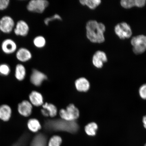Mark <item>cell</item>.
Instances as JSON below:
<instances>
[{
  "instance_id": "28",
  "label": "cell",
  "mask_w": 146,
  "mask_h": 146,
  "mask_svg": "<svg viewBox=\"0 0 146 146\" xmlns=\"http://www.w3.org/2000/svg\"><path fill=\"white\" fill-rule=\"evenodd\" d=\"M139 96L142 99L146 100V84L142 85L139 90Z\"/></svg>"
},
{
  "instance_id": "30",
  "label": "cell",
  "mask_w": 146,
  "mask_h": 146,
  "mask_svg": "<svg viewBox=\"0 0 146 146\" xmlns=\"http://www.w3.org/2000/svg\"><path fill=\"white\" fill-rule=\"evenodd\" d=\"M144 127L146 129V115L144 116L142 119Z\"/></svg>"
},
{
  "instance_id": "16",
  "label": "cell",
  "mask_w": 146,
  "mask_h": 146,
  "mask_svg": "<svg viewBox=\"0 0 146 146\" xmlns=\"http://www.w3.org/2000/svg\"><path fill=\"white\" fill-rule=\"evenodd\" d=\"M42 107L43 109H41V111L43 116L54 117L57 114V108L52 104L46 103L43 105Z\"/></svg>"
},
{
  "instance_id": "8",
  "label": "cell",
  "mask_w": 146,
  "mask_h": 146,
  "mask_svg": "<svg viewBox=\"0 0 146 146\" xmlns=\"http://www.w3.org/2000/svg\"><path fill=\"white\" fill-rule=\"evenodd\" d=\"M107 55L103 51L101 50L96 51L93 56L92 64L96 68H102L104 64L107 62Z\"/></svg>"
},
{
  "instance_id": "12",
  "label": "cell",
  "mask_w": 146,
  "mask_h": 146,
  "mask_svg": "<svg viewBox=\"0 0 146 146\" xmlns=\"http://www.w3.org/2000/svg\"><path fill=\"white\" fill-rule=\"evenodd\" d=\"M47 79V76L43 73L35 69L33 70L30 76V81L33 84L36 86H40Z\"/></svg>"
},
{
  "instance_id": "27",
  "label": "cell",
  "mask_w": 146,
  "mask_h": 146,
  "mask_svg": "<svg viewBox=\"0 0 146 146\" xmlns=\"http://www.w3.org/2000/svg\"><path fill=\"white\" fill-rule=\"evenodd\" d=\"M56 20H58V21L62 20L61 16L58 14H55L50 17L45 18L44 20V23L46 25H48L51 22L56 21Z\"/></svg>"
},
{
  "instance_id": "23",
  "label": "cell",
  "mask_w": 146,
  "mask_h": 146,
  "mask_svg": "<svg viewBox=\"0 0 146 146\" xmlns=\"http://www.w3.org/2000/svg\"><path fill=\"white\" fill-rule=\"evenodd\" d=\"M98 128L97 124L94 122H92L86 126L85 130L87 135L93 136L96 135Z\"/></svg>"
},
{
  "instance_id": "11",
  "label": "cell",
  "mask_w": 146,
  "mask_h": 146,
  "mask_svg": "<svg viewBox=\"0 0 146 146\" xmlns=\"http://www.w3.org/2000/svg\"><path fill=\"white\" fill-rule=\"evenodd\" d=\"M17 110L21 116L27 117L30 115L32 111V104L26 100L23 101L18 104Z\"/></svg>"
},
{
  "instance_id": "25",
  "label": "cell",
  "mask_w": 146,
  "mask_h": 146,
  "mask_svg": "<svg viewBox=\"0 0 146 146\" xmlns=\"http://www.w3.org/2000/svg\"><path fill=\"white\" fill-rule=\"evenodd\" d=\"M62 140L59 136L55 135L52 136L50 139L48 146H60Z\"/></svg>"
},
{
  "instance_id": "24",
  "label": "cell",
  "mask_w": 146,
  "mask_h": 146,
  "mask_svg": "<svg viewBox=\"0 0 146 146\" xmlns=\"http://www.w3.org/2000/svg\"><path fill=\"white\" fill-rule=\"evenodd\" d=\"M34 44L38 48H42L45 46L46 44V40L42 36H38L33 40Z\"/></svg>"
},
{
  "instance_id": "15",
  "label": "cell",
  "mask_w": 146,
  "mask_h": 146,
  "mask_svg": "<svg viewBox=\"0 0 146 146\" xmlns=\"http://www.w3.org/2000/svg\"><path fill=\"white\" fill-rule=\"evenodd\" d=\"M12 111L11 108L8 105L0 106V119L4 122H7L11 117Z\"/></svg>"
},
{
  "instance_id": "31",
  "label": "cell",
  "mask_w": 146,
  "mask_h": 146,
  "mask_svg": "<svg viewBox=\"0 0 146 146\" xmlns=\"http://www.w3.org/2000/svg\"><path fill=\"white\" fill-rule=\"evenodd\" d=\"M145 146H146V143L145 144Z\"/></svg>"
},
{
  "instance_id": "1",
  "label": "cell",
  "mask_w": 146,
  "mask_h": 146,
  "mask_svg": "<svg viewBox=\"0 0 146 146\" xmlns=\"http://www.w3.org/2000/svg\"><path fill=\"white\" fill-rule=\"evenodd\" d=\"M86 29L87 39L91 42L102 43L105 41L106 28L103 23L90 20L87 23Z\"/></svg>"
},
{
  "instance_id": "18",
  "label": "cell",
  "mask_w": 146,
  "mask_h": 146,
  "mask_svg": "<svg viewBox=\"0 0 146 146\" xmlns=\"http://www.w3.org/2000/svg\"><path fill=\"white\" fill-rule=\"evenodd\" d=\"M76 88L80 92H85L89 90L90 83L86 78H78L75 82Z\"/></svg>"
},
{
  "instance_id": "17",
  "label": "cell",
  "mask_w": 146,
  "mask_h": 146,
  "mask_svg": "<svg viewBox=\"0 0 146 146\" xmlns=\"http://www.w3.org/2000/svg\"><path fill=\"white\" fill-rule=\"evenodd\" d=\"M46 136L42 133H39L33 138L30 146H48Z\"/></svg>"
},
{
  "instance_id": "7",
  "label": "cell",
  "mask_w": 146,
  "mask_h": 146,
  "mask_svg": "<svg viewBox=\"0 0 146 146\" xmlns=\"http://www.w3.org/2000/svg\"><path fill=\"white\" fill-rule=\"evenodd\" d=\"M15 25L13 18L9 16H3L0 19V32L10 34L14 30Z\"/></svg>"
},
{
  "instance_id": "29",
  "label": "cell",
  "mask_w": 146,
  "mask_h": 146,
  "mask_svg": "<svg viewBox=\"0 0 146 146\" xmlns=\"http://www.w3.org/2000/svg\"><path fill=\"white\" fill-rule=\"evenodd\" d=\"M9 0H0V11H3L8 8L10 4Z\"/></svg>"
},
{
  "instance_id": "26",
  "label": "cell",
  "mask_w": 146,
  "mask_h": 146,
  "mask_svg": "<svg viewBox=\"0 0 146 146\" xmlns=\"http://www.w3.org/2000/svg\"><path fill=\"white\" fill-rule=\"evenodd\" d=\"M11 69L9 65L3 63L0 64V74L1 76H8L11 72Z\"/></svg>"
},
{
  "instance_id": "22",
  "label": "cell",
  "mask_w": 146,
  "mask_h": 146,
  "mask_svg": "<svg viewBox=\"0 0 146 146\" xmlns=\"http://www.w3.org/2000/svg\"><path fill=\"white\" fill-rule=\"evenodd\" d=\"M80 3L84 6H86L91 10H94L101 4L100 0H80Z\"/></svg>"
},
{
  "instance_id": "3",
  "label": "cell",
  "mask_w": 146,
  "mask_h": 146,
  "mask_svg": "<svg viewBox=\"0 0 146 146\" xmlns=\"http://www.w3.org/2000/svg\"><path fill=\"white\" fill-rule=\"evenodd\" d=\"M131 43L135 54H143L146 51V36L140 35L133 36L131 40Z\"/></svg>"
},
{
  "instance_id": "9",
  "label": "cell",
  "mask_w": 146,
  "mask_h": 146,
  "mask_svg": "<svg viewBox=\"0 0 146 146\" xmlns=\"http://www.w3.org/2000/svg\"><path fill=\"white\" fill-rule=\"evenodd\" d=\"M1 48L5 54H12L17 50V44L13 40L11 39H5L1 43Z\"/></svg>"
},
{
  "instance_id": "21",
  "label": "cell",
  "mask_w": 146,
  "mask_h": 146,
  "mask_svg": "<svg viewBox=\"0 0 146 146\" xmlns=\"http://www.w3.org/2000/svg\"><path fill=\"white\" fill-rule=\"evenodd\" d=\"M27 127L29 130L33 132H36L41 129L40 123L36 119H31L27 122Z\"/></svg>"
},
{
  "instance_id": "10",
  "label": "cell",
  "mask_w": 146,
  "mask_h": 146,
  "mask_svg": "<svg viewBox=\"0 0 146 146\" xmlns=\"http://www.w3.org/2000/svg\"><path fill=\"white\" fill-rule=\"evenodd\" d=\"M29 30L28 24L23 20H20L16 23L13 31L16 35L25 36L28 35Z\"/></svg>"
},
{
  "instance_id": "20",
  "label": "cell",
  "mask_w": 146,
  "mask_h": 146,
  "mask_svg": "<svg viewBox=\"0 0 146 146\" xmlns=\"http://www.w3.org/2000/svg\"><path fill=\"white\" fill-rule=\"evenodd\" d=\"M26 74L25 67L21 64L16 65L15 72V76L16 79L19 81H22L25 79Z\"/></svg>"
},
{
  "instance_id": "4",
  "label": "cell",
  "mask_w": 146,
  "mask_h": 146,
  "mask_svg": "<svg viewBox=\"0 0 146 146\" xmlns=\"http://www.w3.org/2000/svg\"><path fill=\"white\" fill-rule=\"evenodd\" d=\"M59 114L62 119L67 121H74L79 116V111L74 105L71 104L66 109H62Z\"/></svg>"
},
{
  "instance_id": "19",
  "label": "cell",
  "mask_w": 146,
  "mask_h": 146,
  "mask_svg": "<svg viewBox=\"0 0 146 146\" xmlns=\"http://www.w3.org/2000/svg\"><path fill=\"white\" fill-rule=\"evenodd\" d=\"M31 103L36 106L43 104V98L41 94L36 91H33L29 95Z\"/></svg>"
},
{
  "instance_id": "14",
  "label": "cell",
  "mask_w": 146,
  "mask_h": 146,
  "mask_svg": "<svg viewBox=\"0 0 146 146\" xmlns=\"http://www.w3.org/2000/svg\"><path fill=\"white\" fill-rule=\"evenodd\" d=\"M32 56L30 51L24 47H21L16 51V58L18 61L21 62L28 61L31 59Z\"/></svg>"
},
{
  "instance_id": "2",
  "label": "cell",
  "mask_w": 146,
  "mask_h": 146,
  "mask_svg": "<svg viewBox=\"0 0 146 146\" xmlns=\"http://www.w3.org/2000/svg\"><path fill=\"white\" fill-rule=\"evenodd\" d=\"M45 127L49 131H64L72 134L77 132L79 128L75 121H67L62 119L48 120L45 122Z\"/></svg>"
},
{
  "instance_id": "5",
  "label": "cell",
  "mask_w": 146,
  "mask_h": 146,
  "mask_svg": "<svg viewBox=\"0 0 146 146\" xmlns=\"http://www.w3.org/2000/svg\"><path fill=\"white\" fill-rule=\"evenodd\" d=\"M114 30L116 35L121 40L129 39L132 35V30L130 25L125 22L117 24L115 27Z\"/></svg>"
},
{
  "instance_id": "13",
  "label": "cell",
  "mask_w": 146,
  "mask_h": 146,
  "mask_svg": "<svg viewBox=\"0 0 146 146\" xmlns=\"http://www.w3.org/2000/svg\"><path fill=\"white\" fill-rule=\"evenodd\" d=\"M146 3L145 0H121L120 4L122 7L126 9H129L134 7L142 8Z\"/></svg>"
},
{
  "instance_id": "6",
  "label": "cell",
  "mask_w": 146,
  "mask_h": 146,
  "mask_svg": "<svg viewBox=\"0 0 146 146\" xmlns=\"http://www.w3.org/2000/svg\"><path fill=\"white\" fill-rule=\"evenodd\" d=\"M49 5L46 0H32L29 2L27 9L29 11L41 14L44 11Z\"/></svg>"
}]
</instances>
